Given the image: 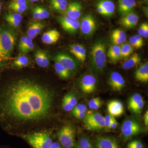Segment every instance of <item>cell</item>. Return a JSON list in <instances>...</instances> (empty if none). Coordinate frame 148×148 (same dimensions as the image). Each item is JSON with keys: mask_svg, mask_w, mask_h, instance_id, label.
<instances>
[{"mask_svg": "<svg viewBox=\"0 0 148 148\" xmlns=\"http://www.w3.org/2000/svg\"><path fill=\"white\" fill-rule=\"evenodd\" d=\"M53 98V92L40 84L18 80L0 92V115L23 121L43 119L50 112Z\"/></svg>", "mask_w": 148, "mask_h": 148, "instance_id": "cell-1", "label": "cell"}, {"mask_svg": "<svg viewBox=\"0 0 148 148\" xmlns=\"http://www.w3.org/2000/svg\"><path fill=\"white\" fill-rule=\"evenodd\" d=\"M90 65L95 74L103 73L106 64V47L102 42L95 43L91 48L90 55Z\"/></svg>", "mask_w": 148, "mask_h": 148, "instance_id": "cell-2", "label": "cell"}, {"mask_svg": "<svg viewBox=\"0 0 148 148\" xmlns=\"http://www.w3.org/2000/svg\"><path fill=\"white\" fill-rule=\"evenodd\" d=\"M22 137L33 148H50L53 143L50 132L47 131L26 134Z\"/></svg>", "mask_w": 148, "mask_h": 148, "instance_id": "cell-3", "label": "cell"}, {"mask_svg": "<svg viewBox=\"0 0 148 148\" xmlns=\"http://www.w3.org/2000/svg\"><path fill=\"white\" fill-rule=\"evenodd\" d=\"M16 36L14 32L9 29L0 30L1 45L5 59L10 57L16 41Z\"/></svg>", "mask_w": 148, "mask_h": 148, "instance_id": "cell-4", "label": "cell"}, {"mask_svg": "<svg viewBox=\"0 0 148 148\" xmlns=\"http://www.w3.org/2000/svg\"><path fill=\"white\" fill-rule=\"evenodd\" d=\"M141 124L133 118L125 119L122 125L121 136L123 140L127 141L143 132Z\"/></svg>", "mask_w": 148, "mask_h": 148, "instance_id": "cell-5", "label": "cell"}, {"mask_svg": "<svg viewBox=\"0 0 148 148\" xmlns=\"http://www.w3.org/2000/svg\"><path fill=\"white\" fill-rule=\"evenodd\" d=\"M84 121L85 127L88 130L100 131L105 129L104 117L97 112L91 111L86 112Z\"/></svg>", "mask_w": 148, "mask_h": 148, "instance_id": "cell-6", "label": "cell"}, {"mask_svg": "<svg viewBox=\"0 0 148 148\" xmlns=\"http://www.w3.org/2000/svg\"><path fill=\"white\" fill-rule=\"evenodd\" d=\"M60 144L65 148H73L75 146V131L71 125H65L57 134Z\"/></svg>", "mask_w": 148, "mask_h": 148, "instance_id": "cell-7", "label": "cell"}, {"mask_svg": "<svg viewBox=\"0 0 148 148\" xmlns=\"http://www.w3.org/2000/svg\"><path fill=\"white\" fill-rule=\"evenodd\" d=\"M56 20L61 25L64 31L70 34L76 33L79 28V21L78 20H75L69 18L68 16H57Z\"/></svg>", "mask_w": 148, "mask_h": 148, "instance_id": "cell-8", "label": "cell"}, {"mask_svg": "<svg viewBox=\"0 0 148 148\" xmlns=\"http://www.w3.org/2000/svg\"><path fill=\"white\" fill-rule=\"evenodd\" d=\"M79 28L83 34L86 36L92 35L96 29V22L95 18L90 14L85 15L82 19Z\"/></svg>", "mask_w": 148, "mask_h": 148, "instance_id": "cell-9", "label": "cell"}, {"mask_svg": "<svg viewBox=\"0 0 148 148\" xmlns=\"http://www.w3.org/2000/svg\"><path fill=\"white\" fill-rule=\"evenodd\" d=\"M96 9L101 15L110 16L115 13V6L111 0H101L96 5Z\"/></svg>", "mask_w": 148, "mask_h": 148, "instance_id": "cell-10", "label": "cell"}, {"mask_svg": "<svg viewBox=\"0 0 148 148\" xmlns=\"http://www.w3.org/2000/svg\"><path fill=\"white\" fill-rule=\"evenodd\" d=\"M54 60L70 71H75L77 68L76 61L66 53H58L54 57Z\"/></svg>", "mask_w": 148, "mask_h": 148, "instance_id": "cell-11", "label": "cell"}, {"mask_svg": "<svg viewBox=\"0 0 148 148\" xmlns=\"http://www.w3.org/2000/svg\"><path fill=\"white\" fill-rule=\"evenodd\" d=\"M145 106V101L142 95L135 93L130 98L128 102V108L135 114L141 113Z\"/></svg>", "mask_w": 148, "mask_h": 148, "instance_id": "cell-12", "label": "cell"}, {"mask_svg": "<svg viewBox=\"0 0 148 148\" xmlns=\"http://www.w3.org/2000/svg\"><path fill=\"white\" fill-rule=\"evenodd\" d=\"M96 85V78L91 75H86L83 77L81 81V88L84 93H92L95 91Z\"/></svg>", "mask_w": 148, "mask_h": 148, "instance_id": "cell-13", "label": "cell"}, {"mask_svg": "<svg viewBox=\"0 0 148 148\" xmlns=\"http://www.w3.org/2000/svg\"><path fill=\"white\" fill-rule=\"evenodd\" d=\"M95 148H119L118 143L114 138L108 136H100L96 139Z\"/></svg>", "mask_w": 148, "mask_h": 148, "instance_id": "cell-14", "label": "cell"}, {"mask_svg": "<svg viewBox=\"0 0 148 148\" xmlns=\"http://www.w3.org/2000/svg\"><path fill=\"white\" fill-rule=\"evenodd\" d=\"M109 82L111 87L116 91L121 90L125 85V81L121 75L117 72H114L109 78Z\"/></svg>", "mask_w": 148, "mask_h": 148, "instance_id": "cell-15", "label": "cell"}, {"mask_svg": "<svg viewBox=\"0 0 148 148\" xmlns=\"http://www.w3.org/2000/svg\"><path fill=\"white\" fill-rule=\"evenodd\" d=\"M82 9V5L80 3L78 2L71 3L65 11L66 16L72 19L77 20L80 17Z\"/></svg>", "mask_w": 148, "mask_h": 148, "instance_id": "cell-16", "label": "cell"}, {"mask_svg": "<svg viewBox=\"0 0 148 148\" xmlns=\"http://www.w3.org/2000/svg\"><path fill=\"white\" fill-rule=\"evenodd\" d=\"M118 11L122 16H123L133 11L136 6L135 0H118Z\"/></svg>", "mask_w": 148, "mask_h": 148, "instance_id": "cell-17", "label": "cell"}, {"mask_svg": "<svg viewBox=\"0 0 148 148\" xmlns=\"http://www.w3.org/2000/svg\"><path fill=\"white\" fill-rule=\"evenodd\" d=\"M139 17L138 14L133 11L122 16L120 23L123 27L127 29H132L138 24Z\"/></svg>", "mask_w": 148, "mask_h": 148, "instance_id": "cell-18", "label": "cell"}, {"mask_svg": "<svg viewBox=\"0 0 148 148\" xmlns=\"http://www.w3.org/2000/svg\"><path fill=\"white\" fill-rule=\"evenodd\" d=\"M108 111L109 114L112 116H119L123 113L124 107L120 101L113 100L108 104Z\"/></svg>", "mask_w": 148, "mask_h": 148, "instance_id": "cell-19", "label": "cell"}, {"mask_svg": "<svg viewBox=\"0 0 148 148\" xmlns=\"http://www.w3.org/2000/svg\"><path fill=\"white\" fill-rule=\"evenodd\" d=\"M77 103V100L75 95L73 92H69L65 95L63 98L62 106L64 110L69 112L73 110Z\"/></svg>", "mask_w": 148, "mask_h": 148, "instance_id": "cell-20", "label": "cell"}, {"mask_svg": "<svg viewBox=\"0 0 148 148\" xmlns=\"http://www.w3.org/2000/svg\"><path fill=\"white\" fill-rule=\"evenodd\" d=\"M60 37V33L57 30H49L42 35V40L43 43L45 44H53L58 41Z\"/></svg>", "mask_w": 148, "mask_h": 148, "instance_id": "cell-21", "label": "cell"}, {"mask_svg": "<svg viewBox=\"0 0 148 148\" xmlns=\"http://www.w3.org/2000/svg\"><path fill=\"white\" fill-rule=\"evenodd\" d=\"M71 52L76 58L84 63L86 58V50L83 45L80 44H73L70 46Z\"/></svg>", "mask_w": 148, "mask_h": 148, "instance_id": "cell-22", "label": "cell"}, {"mask_svg": "<svg viewBox=\"0 0 148 148\" xmlns=\"http://www.w3.org/2000/svg\"><path fill=\"white\" fill-rule=\"evenodd\" d=\"M112 42L114 45H119L125 42L126 35L125 32L121 29H116L114 30L111 35Z\"/></svg>", "mask_w": 148, "mask_h": 148, "instance_id": "cell-23", "label": "cell"}, {"mask_svg": "<svg viewBox=\"0 0 148 148\" xmlns=\"http://www.w3.org/2000/svg\"><path fill=\"white\" fill-rule=\"evenodd\" d=\"M135 78L143 82H148V64L147 62L141 65L136 71Z\"/></svg>", "mask_w": 148, "mask_h": 148, "instance_id": "cell-24", "label": "cell"}, {"mask_svg": "<svg viewBox=\"0 0 148 148\" xmlns=\"http://www.w3.org/2000/svg\"><path fill=\"white\" fill-rule=\"evenodd\" d=\"M36 64L42 68H46L49 64V60L46 53L43 51L38 50L35 54Z\"/></svg>", "mask_w": 148, "mask_h": 148, "instance_id": "cell-25", "label": "cell"}, {"mask_svg": "<svg viewBox=\"0 0 148 148\" xmlns=\"http://www.w3.org/2000/svg\"><path fill=\"white\" fill-rule=\"evenodd\" d=\"M108 56L112 63L117 62L121 57L120 46L114 45L111 46L109 48Z\"/></svg>", "mask_w": 148, "mask_h": 148, "instance_id": "cell-26", "label": "cell"}, {"mask_svg": "<svg viewBox=\"0 0 148 148\" xmlns=\"http://www.w3.org/2000/svg\"><path fill=\"white\" fill-rule=\"evenodd\" d=\"M141 60L140 55L137 53H134L123 63L122 65L123 69L125 70L131 69L140 64Z\"/></svg>", "mask_w": 148, "mask_h": 148, "instance_id": "cell-27", "label": "cell"}, {"mask_svg": "<svg viewBox=\"0 0 148 148\" xmlns=\"http://www.w3.org/2000/svg\"><path fill=\"white\" fill-rule=\"evenodd\" d=\"M50 4L53 10L62 12L66 10L68 2L66 0H50Z\"/></svg>", "mask_w": 148, "mask_h": 148, "instance_id": "cell-28", "label": "cell"}, {"mask_svg": "<svg viewBox=\"0 0 148 148\" xmlns=\"http://www.w3.org/2000/svg\"><path fill=\"white\" fill-rule=\"evenodd\" d=\"M76 148H93L90 138L87 135L80 136L76 145Z\"/></svg>", "mask_w": 148, "mask_h": 148, "instance_id": "cell-29", "label": "cell"}, {"mask_svg": "<svg viewBox=\"0 0 148 148\" xmlns=\"http://www.w3.org/2000/svg\"><path fill=\"white\" fill-rule=\"evenodd\" d=\"M30 63L29 58L25 56H20L16 57L12 63V66L18 69L27 67Z\"/></svg>", "mask_w": 148, "mask_h": 148, "instance_id": "cell-30", "label": "cell"}, {"mask_svg": "<svg viewBox=\"0 0 148 148\" xmlns=\"http://www.w3.org/2000/svg\"><path fill=\"white\" fill-rule=\"evenodd\" d=\"M54 68L56 73L62 78L68 79L71 75V71L64 68L58 62H56Z\"/></svg>", "mask_w": 148, "mask_h": 148, "instance_id": "cell-31", "label": "cell"}, {"mask_svg": "<svg viewBox=\"0 0 148 148\" xmlns=\"http://www.w3.org/2000/svg\"><path fill=\"white\" fill-rule=\"evenodd\" d=\"M121 57L122 58H127L132 54L133 48L130 44L123 43L120 46Z\"/></svg>", "mask_w": 148, "mask_h": 148, "instance_id": "cell-32", "label": "cell"}, {"mask_svg": "<svg viewBox=\"0 0 148 148\" xmlns=\"http://www.w3.org/2000/svg\"><path fill=\"white\" fill-rule=\"evenodd\" d=\"M129 42L132 47L136 49H140L144 45V41L142 37L139 35H135L130 37Z\"/></svg>", "mask_w": 148, "mask_h": 148, "instance_id": "cell-33", "label": "cell"}, {"mask_svg": "<svg viewBox=\"0 0 148 148\" xmlns=\"http://www.w3.org/2000/svg\"><path fill=\"white\" fill-rule=\"evenodd\" d=\"M103 104V102L100 98H96L91 99L88 103L89 108L92 110H98L101 108Z\"/></svg>", "mask_w": 148, "mask_h": 148, "instance_id": "cell-34", "label": "cell"}, {"mask_svg": "<svg viewBox=\"0 0 148 148\" xmlns=\"http://www.w3.org/2000/svg\"><path fill=\"white\" fill-rule=\"evenodd\" d=\"M138 34L140 36L147 38L148 37V24L147 22L142 23L139 27Z\"/></svg>", "mask_w": 148, "mask_h": 148, "instance_id": "cell-35", "label": "cell"}, {"mask_svg": "<svg viewBox=\"0 0 148 148\" xmlns=\"http://www.w3.org/2000/svg\"><path fill=\"white\" fill-rule=\"evenodd\" d=\"M127 148H144V145L140 140H134L128 143Z\"/></svg>", "mask_w": 148, "mask_h": 148, "instance_id": "cell-36", "label": "cell"}, {"mask_svg": "<svg viewBox=\"0 0 148 148\" xmlns=\"http://www.w3.org/2000/svg\"><path fill=\"white\" fill-rule=\"evenodd\" d=\"M87 111L86 106L84 104H77L73 110V113L75 114L79 112H85Z\"/></svg>", "mask_w": 148, "mask_h": 148, "instance_id": "cell-37", "label": "cell"}, {"mask_svg": "<svg viewBox=\"0 0 148 148\" xmlns=\"http://www.w3.org/2000/svg\"><path fill=\"white\" fill-rule=\"evenodd\" d=\"M27 35L32 39L34 38L37 35L35 32V22L32 23L29 26L27 31Z\"/></svg>", "mask_w": 148, "mask_h": 148, "instance_id": "cell-38", "label": "cell"}, {"mask_svg": "<svg viewBox=\"0 0 148 148\" xmlns=\"http://www.w3.org/2000/svg\"><path fill=\"white\" fill-rule=\"evenodd\" d=\"M114 117L112 116L110 114L107 115L105 117H104L105 122V129H106V130H110L111 123Z\"/></svg>", "mask_w": 148, "mask_h": 148, "instance_id": "cell-39", "label": "cell"}, {"mask_svg": "<svg viewBox=\"0 0 148 148\" xmlns=\"http://www.w3.org/2000/svg\"><path fill=\"white\" fill-rule=\"evenodd\" d=\"M32 14H33V17L35 19H38V20H42L44 19L38 10L37 6L34 8L32 10Z\"/></svg>", "mask_w": 148, "mask_h": 148, "instance_id": "cell-40", "label": "cell"}, {"mask_svg": "<svg viewBox=\"0 0 148 148\" xmlns=\"http://www.w3.org/2000/svg\"><path fill=\"white\" fill-rule=\"evenodd\" d=\"M6 15L15 21H18L19 23H21L22 20V16H21V14H8Z\"/></svg>", "mask_w": 148, "mask_h": 148, "instance_id": "cell-41", "label": "cell"}, {"mask_svg": "<svg viewBox=\"0 0 148 148\" xmlns=\"http://www.w3.org/2000/svg\"><path fill=\"white\" fill-rule=\"evenodd\" d=\"M38 10H39L40 13L41 14L42 16L43 17L44 19L48 18L49 16V13L48 11L46 9L40 6H37Z\"/></svg>", "mask_w": 148, "mask_h": 148, "instance_id": "cell-42", "label": "cell"}, {"mask_svg": "<svg viewBox=\"0 0 148 148\" xmlns=\"http://www.w3.org/2000/svg\"><path fill=\"white\" fill-rule=\"evenodd\" d=\"M45 27V24L41 22L35 23V32L37 36L40 33Z\"/></svg>", "mask_w": 148, "mask_h": 148, "instance_id": "cell-43", "label": "cell"}, {"mask_svg": "<svg viewBox=\"0 0 148 148\" xmlns=\"http://www.w3.org/2000/svg\"><path fill=\"white\" fill-rule=\"evenodd\" d=\"M5 19L6 21H7L8 23L10 25L14 27H17L19 26V24H20V23L18 21H15L12 18H10L6 15L5 16Z\"/></svg>", "mask_w": 148, "mask_h": 148, "instance_id": "cell-44", "label": "cell"}, {"mask_svg": "<svg viewBox=\"0 0 148 148\" xmlns=\"http://www.w3.org/2000/svg\"><path fill=\"white\" fill-rule=\"evenodd\" d=\"M8 8L11 10L16 12V13L19 14L23 13L24 12V11L19 7L12 5L10 4L9 5Z\"/></svg>", "mask_w": 148, "mask_h": 148, "instance_id": "cell-45", "label": "cell"}, {"mask_svg": "<svg viewBox=\"0 0 148 148\" xmlns=\"http://www.w3.org/2000/svg\"><path fill=\"white\" fill-rule=\"evenodd\" d=\"M34 47V45L32 42L29 45L27 46L26 47H24V48L22 49L20 51L21 53H23V54H26V53H29L30 51L33 50Z\"/></svg>", "mask_w": 148, "mask_h": 148, "instance_id": "cell-46", "label": "cell"}, {"mask_svg": "<svg viewBox=\"0 0 148 148\" xmlns=\"http://www.w3.org/2000/svg\"><path fill=\"white\" fill-rule=\"evenodd\" d=\"M27 3H28V2H27V0H16V1H13L11 2L10 4L12 5L19 6Z\"/></svg>", "mask_w": 148, "mask_h": 148, "instance_id": "cell-47", "label": "cell"}, {"mask_svg": "<svg viewBox=\"0 0 148 148\" xmlns=\"http://www.w3.org/2000/svg\"><path fill=\"white\" fill-rule=\"evenodd\" d=\"M33 42V39L32 38H30V37H27L26 38V40L24 42V44L22 46L21 48L19 49V50H21L22 49L24 48V47H26L27 46L29 45L30 44Z\"/></svg>", "mask_w": 148, "mask_h": 148, "instance_id": "cell-48", "label": "cell"}, {"mask_svg": "<svg viewBox=\"0 0 148 148\" xmlns=\"http://www.w3.org/2000/svg\"><path fill=\"white\" fill-rule=\"evenodd\" d=\"M86 112H79L75 114H74V116H75L77 118L79 119H82L84 118L86 115Z\"/></svg>", "mask_w": 148, "mask_h": 148, "instance_id": "cell-49", "label": "cell"}, {"mask_svg": "<svg viewBox=\"0 0 148 148\" xmlns=\"http://www.w3.org/2000/svg\"><path fill=\"white\" fill-rule=\"evenodd\" d=\"M118 125V123L114 117L111 123L110 129H116Z\"/></svg>", "mask_w": 148, "mask_h": 148, "instance_id": "cell-50", "label": "cell"}, {"mask_svg": "<svg viewBox=\"0 0 148 148\" xmlns=\"http://www.w3.org/2000/svg\"><path fill=\"white\" fill-rule=\"evenodd\" d=\"M50 148H63L60 143L58 142H53Z\"/></svg>", "mask_w": 148, "mask_h": 148, "instance_id": "cell-51", "label": "cell"}, {"mask_svg": "<svg viewBox=\"0 0 148 148\" xmlns=\"http://www.w3.org/2000/svg\"><path fill=\"white\" fill-rule=\"evenodd\" d=\"M26 38H27V37H23L21 38L20 41H19V44H18V49H19L21 48L23 44H24L25 40H26Z\"/></svg>", "mask_w": 148, "mask_h": 148, "instance_id": "cell-52", "label": "cell"}, {"mask_svg": "<svg viewBox=\"0 0 148 148\" xmlns=\"http://www.w3.org/2000/svg\"><path fill=\"white\" fill-rule=\"evenodd\" d=\"M5 60L2 48L1 45V40H0V61H3V60Z\"/></svg>", "mask_w": 148, "mask_h": 148, "instance_id": "cell-53", "label": "cell"}, {"mask_svg": "<svg viewBox=\"0 0 148 148\" xmlns=\"http://www.w3.org/2000/svg\"><path fill=\"white\" fill-rule=\"evenodd\" d=\"M144 118H145V124L146 127H147L148 126V111H147V112H146L145 114V117H144Z\"/></svg>", "mask_w": 148, "mask_h": 148, "instance_id": "cell-54", "label": "cell"}, {"mask_svg": "<svg viewBox=\"0 0 148 148\" xmlns=\"http://www.w3.org/2000/svg\"><path fill=\"white\" fill-rule=\"evenodd\" d=\"M30 1H31L34 2L38 1H43L44 0H30Z\"/></svg>", "mask_w": 148, "mask_h": 148, "instance_id": "cell-55", "label": "cell"}, {"mask_svg": "<svg viewBox=\"0 0 148 148\" xmlns=\"http://www.w3.org/2000/svg\"><path fill=\"white\" fill-rule=\"evenodd\" d=\"M2 9V4L0 2V13H1V10Z\"/></svg>", "mask_w": 148, "mask_h": 148, "instance_id": "cell-56", "label": "cell"}, {"mask_svg": "<svg viewBox=\"0 0 148 148\" xmlns=\"http://www.w3.org/2000/svg\"><path fill=\"white\" fill-rule=\"evenodd\" d=\"M0 148H4V147H0Z\"/></svg>", "mask_w": 148, "mask_h": 148, "instance_id": "cell-57", "label": "cell"}, {"mask_svg": "<svg viewBox=\"0 0 148 148\" xmlns=\"http://www.w3.org/2000/svg\"><path fill=\"white\" fill-rule=\"evenodd\" d=\"M14 1H16V0H14Z\"/></svg>", "mask_w": 148, "mask_h": 148, "instance_id": "cell-58", "label": "cell"}]
</instances>
